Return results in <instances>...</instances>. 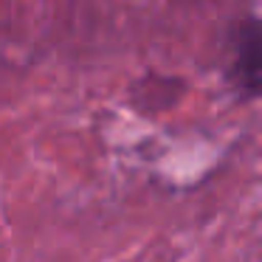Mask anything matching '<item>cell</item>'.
Instances as JSON below:
<instances>
[{
	"instance_id": "6da1fadb",
	"label": "cell",
	"mask_w": 262,
	"mask_h": 262,
	"mask_svg": "<svg viewBox=\"0 0 262 262\" xmlns=\"http://www.w3.org/2000/svg\"><path fill=\"white\" fill-rule=\"evenodd\" d=\"M234 79L248 93L262 88V20H245L237 31Z\"/></svg>"
}]
</instances>
